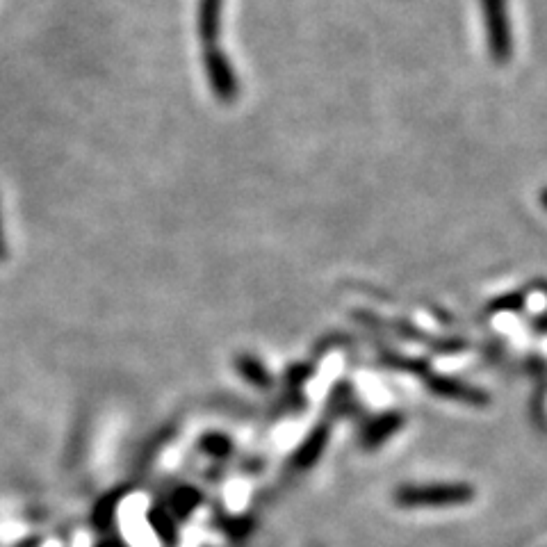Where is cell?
<instances>
[{
	"label": "cell",
	"instance_id": "6da1fadb",
	"mask_svg": "<svg viewBox=\"0 0 547 547\" xmlns=\"http://www.w3.org/2000/svg\"><path fill=\"white\" fill-rule=\"evenodd\" d=\"M481 14H484L488 55H491L495 64L504 67L513 57V26L509 19V5H506V0H481Z\"/></svg>",
	"mask_w": 547,
	"mask_h": 547
},
{
	"label": "cell",
	"instance_id": "7a4b0ae2",
	"mask_svg": "<svg viewBox=\"0 0 547 547\" xmlns=\"http://www.w3.org/2000/svg\"><path fill=\"white\" fill-rule=\"evenodd\" d=\"M475 497V488L468 484H427L404 486L395 493V502L406 509L413 506H454L465 504Z\"/></svg>",
	"mask_w": 547,
	"mask_h": 547
},
{
	"label": "cell",
	"instance_id": "3957f363",
	"mask_svg": "<svg viewBox=\"0 0 547 547\" xmlns=\"http://www.w3.org/2000/svg\"><path fill=\"white\" fill-rule=\"evenodd\" d=\"M206 71H208L212 92H215L219 101L228 103L238 96L240 83H238V78H235L231 64H228L226 55L222 51H217V48H212V46L206 48Z\"/></svg>",
	"mask_w": 547,
	"mask_h": 547
},
{
	"label": "cell",
	"instance_id": "277c9868",
	"mask_svg": "<svg viewBox=\"0 0 547 547\" xmlns=\"http://www.w3.org/2000/svg\"><path fill=\"white\" fill-rule=\"evenodd\" d=\"M429 386L436 395H443V397H449V399H459V402H465V404H472V406H486L488 404V395L484 393V390L470 388L461 381L434 379L429 383Z\"/></svg>",
	"mask_w": 547,
	"mask_h": 547
},
{
	"label": "cell",
	"instance_id": "5b68a950",
	"mask_svg": "<svg viewBox=\"0 0 547 547\" xmlns=\"http://www.w3.org/2000/svg\"><path fill=\"white\" fill-rule=\"evenodd\" d=\"M222 0H201L199 5V32L203 42L212 44L217 39V32L222 28Z\"/></svg>",
	"mask_w": 547,
	"mask_h": 547
},
{
	"label": "cell",
	"instance_id": "8992f818",
	"mask_svg": "<svg viewBox=\"0 0 547 547\" xmlns=\"http://www.w3.org/2000/svg\"><path fill=\"white\" fill-rule=\"evenodd\" d=\"M522 306H525V295H520V292L500 297L495 304H491L493 310H502V313H509V310L511 313H516V310H522Z\"/></svg>",
	"mask_w": 547,
	"mask_h": 547
},
{
	"label": "cell",
	"instance_id": "52a82bcc",
	"mask_svg": "<svg viewBox=\"0 0 547 547\" xmlns=\"http://www.w3.org/2000/svg\"><path fill=\"white\" fill-rule=\"evenodd\" d=\"M256 365H258V363H244V365H240V370H242L244 374H249V379H251V381H256V383H260V386H265L267 377L263 374V370H260V367H256Z\"/></svg>",
	"mask_w": 547,
	"mask_h": 547
},
{
	"label": "cell",
	"instance_id": "ba28073f",
	"mask_svg": "<svg viewBox=\"0 0 547 547\" xmlns=\"http://www.w3.org/2000/svg\"><path fill=\"white\" fill-rule=\"evenodd\" d=\"M536 329L538 331H547V313L545 315H541V317H536Z\"/></svg>",
	"mask_w": 547,
	"mask_h": 547
},
{
	"label": "cell",
	"instance_id": "9c48e42d",
	"mask_svg": "<svg viewBox=\"0 0 547 547\" xmlns=\"http://www.w3.org/2000/svg\"><path fill=\"white\" fill-rule=\"evenodd\" d=\"M5 238H3V222H0V258H5Z\"/></svg>",
	"mask_w": 547,
	"mask_h": 547
},
{
	"label": "cell",
	"instance_id": "30bf717a",
	"mask_svg": "<svg viewBox=\"0 0 547 547\" xmlns=\"http://www.w3.org/2000/svg\"><path fill=\"white\" fill-rule=\"evenodd\" d=\"M541 206H543V210H547V187H543L541 190Z\"/></svg>",
	"mask_w": 547,
	"mask_h": 547
}]
</instances>
